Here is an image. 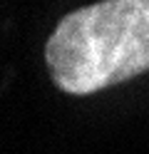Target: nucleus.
Returning <instances> with one entry per match:
<instances>
[{
	"instance_id": "nucleus-1",
	"label": "nucleus",
	"mask_w": 149,
	"mask_h": 154,
	"mask_svg": "<svg viewBox=\"0 0 149 154\" xmlns=\"http://www.w3.org/2000/svg\"><path fill=\"white\" fill-rule=\"evenodd\" d=\"M55 87L92 94L149 72V0H99L67 13L45 42Z\"/></svg>"
}]
</instances>
